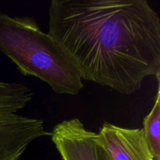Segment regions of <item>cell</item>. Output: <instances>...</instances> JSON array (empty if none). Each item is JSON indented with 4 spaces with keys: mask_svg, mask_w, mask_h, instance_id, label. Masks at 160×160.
Wrapping results in <instances>:
<instances>
[{
    "mask_svg": "<svg viewBox=\"0 0 160 160\" xmlns=\"http://www.w3.org/2000/svg\"><path fill=\"white\" fill-rule=\"evenodd\" d=\"M95 136L96 133L86 129L78 118L62 120L50 132L62 160H109Z\"/></svg>",
    "mask_w": 160,
    "mask_h": 160,
    "instance_id": "cell-4",
    "label": "cell"
},
{
    "mask_svg": "<svg viewBox=\"0 0 160 160\" xmlns=\"http://www.w3.org/2000/svg\"><path fill=\"white\" fill-rule=\"evenodd\" d=\"M0 51L23 76L38 78L55 93L76 95L84 87L72 59L32 17L0 12Z\"/></svg>",
    "mask_w": 160,
    "mask_h": 160,
    "instance_id": "cell-2",
    "label": "cell"
},
{
    "mask_svg": "<svg viewBox=\"0 0 160 160\" xmlns=\"http://www.w3.org/2000/svg\"><path fill=\"white\" fill-rule=\"evenodd\" d=\"M95 141L109 160H154L142 129L105 122L96 133Z\"/></svg>",
    "mask_w": 160,
    "mask_h": 160,
    "instance_id": "cell-5",
    "label": "cell"
},
{
    "mask_svg": "<svg viewBox=\"0 0 160 160\" xmlns=\"http://www.w3.org/2000/svg\"><path fill=\"white\" fill-rule=\"evenodd\" d=\"M82 80L123 95L160 78V18L146 0H52L48 31Z\"/></svg>",
    "mask_w": 160,
    "mask_h": 160,
    "instance_id": "cell-1",
    "label": "cell"
},
{
    "mask_svg": "<svg viewBox=\"0 0 160 160\" xmlns=\"http://www.w3.org/2000/svg\"><path fill=\"white\" fill-rule=\"evenodd\" d=\"M33 96L25 84L0 81V160H19L31 142L50 136L43 120L17 113Z\"/></svg>",
    "mask_w": 160,
    "mask_h": 160,
    "instance_id": "cell-3",
    "label": "cell"
},
{
    "mask_svg": "<svg viewBox=\"0 0 160 160\" xmlns=\"http://www.w3.org/2000/svg\"><path fill=\"white\" fill-rule=\"evenodd\" d=\"M158 81V88L155 96L152 109L144 118V137L152 154L154 160H160V85Z\"/></svg>",
    "mask_w": 160,
    "mask_h": 160,
    "instance_id": "cell-6",
    "label": "cell"
}]
</instances>
